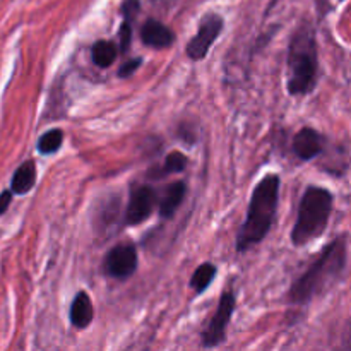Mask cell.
<instances>
[{
  "mask_svg": "<svg viewBox=\"0 0 351 351\" xmlns=\"http://www.w3.org/2000/svg\"><path fill=\"white\" fill-rule=\"evenodd\" d=\"M12 195L14 194L10 192V189L0 192V216L5 215L7 209L10 208V204H12Z\"/></svg>",
  "mask_w": 351,
  "mask_h": 351,
  "instance_id": "44dd1931",
  "label": "cell"
},
{
  "mask_svg": "<svg viewBox=\"0 0 351 351\" xmlns=\"http://www.w3.org/2000/svg\"><path fill=\"white\" fill-rule=\"evenodd\" d=\"M141 65H143V58H141V57L130 58V60L123 62V64L120 65V69H119V72H117V75H119V77H122V79L130 77V75H132V74H136V71L141 67Z\"/></svg>",
  "mask_w": 351,
  "mask_h": 351,
  "instance_id": "ffe728a7",
  "label": "cell"
},
{
  "mask_svg": "<svg viewBox=\"0 0 351 351\" xmlns=\"http://www.w3.org/2000/svg\"><path fill=\"white\" fill-rule=\"evenodd\" d=\"M65 134L62 129H50L45 134H41L38 137L36 149L38 153L43 154V156H48V154H55L57 151H60L62 144H64Z\"/></svg>",
  "mask_w": 351,
  "mask_h": 351,
  "instance_id": "2e32d148",
  "label": "cell"
},
{
  "mask_svg": "<svg viewBox=\"0 0 351 351\" xmlns=\"http://www.w3.org/2000/svg\"><path fill=\"white\" fill-rule=\"evenodd\" d=\"M185 194H187V184L182 180L173 182L167 187V191L163 192L160 202V216L163 219H170L173 218L175 213L178 211V208L184 202Z\"/></svg>",
  "mask_w": 351,
  "mask_h": 351,
  "instance_id": "7c38bea8",
  "label": "cell"
},
{
  "mask_svg": "<svg viewBox=\"0 0 351 351\" xmlns=\"http://www.w3.org/2000/svg\"><path fill=\"white\" fill-rule=\"evenodd\" d=\"M139 10H141L139 0H122V5H120V14H122L123 21L134 24V21H136Z\"/></svg>",
  "mask_w": 351,
  "mask_h": 351,
  "instance_id": "d6986e66",
  "label": "cell"
},
{
  "mask_svg": "<svg viewBox=\"0 0 351 351\" xmlns=\"http://www.w3.org/2000/svg\"><path fill=\"white\" fill-rule=\"evenodd\" d=\"M326 139L321 132H317L312 127H304L297 132L293 139V153L298 160L311 161L314 158L321 156L324 151Z\"/></svg>",
  "mask_w": 351,
  "mask_h": 351,
  "instance_id": "9c48e42d",
  "label": "cell"
},
{
  "mask_svg": "<svg viewBox=\"0 0 351 351\" xmlns=\"http://www.w3.org/2000/svg\"><path fill=\"white\" fill-rule=\"evenodd\" d=\"M119 57V48L113 41L99 40L91 47V60L96 67L108 69L110 65L115 64Z\"/></svg>",
  "mask_w": 351,
  "mask_h": 351,
  "instance_id": "5bb4252c",
  "label": "cell"
},
{
  "mask_svg": "<svg viewBox=\"0 0 351 351\" xmlns=\"http://www.w3.org/2000/svg\"><path fill=\"white\" fill-rule=\"evenodd\" d=\"M71 324L79 331H84L91 326L95 319V308H93L91 297L86 291H77L71 304V312H69Z\"/></svg>",
  "mask_w": 351,
  "mask_h": 351,
  "instance_id": "8fae6325",
  "label": "cell"
},
{
  "mask_svg": "<svg viewBox=\"0 0 351 351\" xmlns=\"http://www.w3.org/2000/svg\"><path fill=\"white\" fill-rule=\"evenodd\" d=\"M235 293L233 288H226L223 290L221 297H219L218 308H216L215 315L209 321L208 328L202 331L201 339L204 348H216L226 339V329H228L230 321H232L233 311H235Z\"/></svg>",
  "mask_w": 351,
  "mask_h": 351,
  "instance_id": "5b68a950",
  "label": "cell"
},
{
  "mask_svg": "<svg viewBox=\"0 0 351 351\" xmlns=\"http://www.w3.org/2000/svg\"><path fill=\"white\" fill-rule=\"evenodd\" d=\"M158 206V192L149 185H136L130 191L129 204H127L125 216H123V223L127 226H139L149 216Z\"/></svg>",
  "mask_w": 351,
  "mask_h": 351,
  "instance_id": "ba28073f",
  "label": "cell"
},
{
  "mask_svg": "<svg viewBox=\"0 0 351 351\" xmlns=\"http://www.w3.org/2000/svg\"><path fill=\"white\" fill-rule=\"evenodd\" d=\"M36 184V163L33 160L24 161L16 168L10 178V192L16 195H24L33 191Z\"/></svg>",
  "mask_w": 351,
  "mask_h": 351,
  "instance_id": "4fadbf2b",
  "label": "cell"
},
{
  "mask_svg": "<svg viewBox=\"0 0 351 351\" xmlns=\"http://www.w3.org/2000/svg\"><path fill=\"white\" fill-rule=\"evenodd\" d=\"M223 27H225V21L219 14L209 12L199 21L197 31H195L194 36L191 38V41L185 47V53L191 58L192 62H199L202 58L208 57L209 50H211L213 43L218 40V36L221 34Z\"/></svg>",
  "mask_w": 351,
  "mask_h": 351,
  "instance_id": "8992f818",
  "label": "cell"
},
{
  "mask_svg": "<svg viewBox=\"0 0 351 351\" xmlns=\"http://www.w3.org/2000/svg\"><path fill=\"white\" fill-rule=\"evenodd\" d=\"M341 2H343V0H341Z\"/></svg>",
  "mask_w": 351,
  "mask_h": 351,
  "instance_id": "7402d4cb",
  "label": "cell"
},
{
  "mask_svg": "<svg viewBox=\"0 0 351 351\" xmlns=\"http://www.w3.org/2000/svg\"><path fill=\"white\" fill-rule=\"evenodd\" d=\"M137 249L132 243H119L108 250L103 261V273L113 280H127L137 269Z\"/></svg>",
  "mask_w": 351,
  "mask_h": 351,
  "instance_id": "52a82bcc",
  "label": "cell"
},
{
  "mask_svg": "<svg viewBox=\"0 0 351 351\" xmlns=\"http://www.w3.org/2000/svg\"><path fill=\"white\" fill-rule=\"evenodd\" d=\"M141 41L154 50H167L175 43L173 29L158 19H147L139 29Z\"/></svg>",
  "mask_w": 351,
  "mask_h": 351,
  "instance_id": "30bf717a",
  "label": "cell"
},
{
  "mask_svg": "<svg viewBox=\"0 0 351 351\" xmlns=\"http://www.w3.org/2000/svg\"><path fill=\"white\" fill-rule=\"evenodd\" d=\"M348 269V235L336 237L319 254L308 269L291 285L288 302L291 305H308L341 283Z\"/></svg>",
  "mask_w": 351,
  "mask_h": 351,
  "instance_id": "6da1fadb",
  "label": "cell"
},
{
  "mask_svg": "<svg viewBox=\"0 0 351 351\" xmlns=\"http://www.w3.org/2000/svg\"><path fill=\"white\" fill-rule=\"evenodd\" d=\"M187 156H185L184 153H180V151H173V153L168 154L167 158H165V163H163V173L161 175H170V173H182V171L187 168Z\"/></svg>",
  "mask_w": 351,
  "mask_h": 351,
  "instance_id": "e0dca14e",
  "label": "cell"
},
{
  "mask_svg": "<svg viewBox=\"0 0 351 351\" xmlns=\"http://www.w3.org/2000/svg\"><path fill=\"white\" fill-rule=\"evenodd\" d=\"M335 197L331 192L319 185H308L298 204V215L291 230V243L305 247L324 235L331 219Z\"/></svg>",
  "mask_w": 351,
  "mask_h": 351,
  "instance_id": "277c9868",
  "label": "cell"
},
{
  "mask_svg": "<svg viewBox=\"0 0 351 351\" xmlns=\"http://www.w3.org/2000/svg\"><path fill=\"white\" fill-rule=\"evenodd\" d=\"M280 187L281 178L278 175L269 173L252 191L245 221L242 223L239 235H237V252L239 254L259 245L269 235L274 219H276Z\"/></svg>",
  "mask_w": 351,
  "mask_h": 351,
  "instance_id": "7a4b0ae2",
  "label": "cell"
},
{
  "mask_svg": "<svg viewBox=\"0 0 351 351\" xmlns=\"http://www.w3.org/2000/svg\"><path fill=\"white\" fill-rule=\"evenodd\" d=\"M132 23H127V21H122L119 27V51L120 53H127L132 45Z\"/></svg>",
  "mask_w": 351,
  "mask_h": 351,
  "instance_id": "ac0fdd59",
  "label": "cell"
},
{
  "mask_svg": "<svg viewBox=\"0 0 351 351\" xmlns=\"http://www.w3.org/2000/svg\"><path fill=\"white\" fill-rule=\"evenodd\" d=\"M319 81L317 38L308 23L293 33L288 47L287 89L290 96H307Z\"/></svg>",
  "mask_w": 351,
  "mask_h": 351,
  "instance_id": "3957f363",
  "label": "cell"
},
{
  "mask_svg": "<svg viewBox=\"0 0 351 351\" xmlns=\"http://www.w3.org/2000/svg\"><path fill=\"white\" fill-rule=\"evenodd\" d=\"M218 274V267L211 263H204L194 271L191 278V288L195 291L197 295L204 293L209 287H211L213 280L216 278Z\"/></svg>",
  "mask_w": 351,
  "mask_h": 351,
  "instance_id": "9a60e30c",
  "label": "cell"
}]
</instances>
